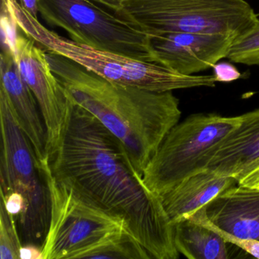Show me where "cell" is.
Listing matches in <instances>:
<instances>
[{"label": "cell", "mask_w": 259, "mask_h": 259, "mask_svg": "<svg viewBox=\"0 0 259 259\" xmlns=\"http://www.w3.org/2000/svg\"><path fill=\"white\" fill-rule=\"evenodd\" d=\"M45 160L58 181L122 220L152 258H178L174 225L161 198L145 185L122 142L72 99Z\"/></svg>", "instance_id": "1"}, {"label": "cell", "mask_w": 259, "mask_h": 259, "mask_svg": "<svg viewBox=\"0 0 259 259\" xmlns=\"http://www.w3.org/2000/svg\"><path fill=\"white\" fill-rule=\"evenodd\" d=\"M54 73L77 105L93 115L123 144L143 174L181 117L172 92H155L110 82L62 56L46 51Z\"/></svg>", "instance_id": "2"}, {"label": "cell", "mask_w": 259, "mask_h": 259, "mask_svg": "<svg viewBox=\"0 0 259 259\" xmlns=\"http://www.w3.org/2000/svg\"><path fill=\"white\" fill-rule=\"evenodd\" d=\"M5 1L25 35L110 82L155 92L216 85L213 75H183L157 63L75 43L44 26L18 0Z\"/></svg>", "instance_id": "3"}, {"label": "cell", "mask_w": 259, "mask_h": 259, "mask_svg": "<svg viewBox=\"0 0 259 259\" xmlns=\"http://www.w3.org/2000/svg\"><path fill=\"white\" fill-rule=\"evenodd\" d=\"M0 193L16 194L23 203L18 220L25 244L41 246L50 221V195L29 139L16 120L5 91L0 88Z\"/></svg>", "instance_id": "4"}, {"label": "cell", "mask_w": 259, "mask_h": 259, "mask_svg": "<svg viewBox=\"0 0 259 259\" xmlns=\"http://www.w3.org/2000/svg\"><path fill=\"white\" fill-rule=\"evenodd\" d=\"M114 13L148 35L202 33L236 38L258 20L245 0H125Z\"/></svg>", "instance_id": "5"}, {"label": "cell", "mask_w": 259, "mask_h": 259, "mask_svg": "<svg viewBox=\"0 0 259 259\" xmlns=\"http://www.w3.org/2000/svg\"><path fill=\"white\" fill-rule=\"evenodd\" d=\"M239 122V116L195 113L178 122L144 169L145 185L161 196L183 180L204 170L220 142Z\"/></svg>", "instance_id": "6"}, {"label": "cell", "mask_w": 259, "mask_h": 259, "mask_svg": "<svg viewBox=\"0 0 259 259\" xmlns=\"http://www.w3.org/2000/svg\"><path fill=\"white\" fill-rule=\"evenodd\" d=\"M50 195L49 227L41 245L42 259H78L81 253L113 233L123 221L104 210L51 174L39 162Z\"/></svg>", "instance_id": "7"}, {"label": "cell", "mask_w": 259, "mask_h": 259, "mask_svg": "<svg viewBox=\"0 0 259 259\" xmlns=\"http://www.w3.org/2000/svg\"><path fill=\"white\" fill-rule=\"evenodd\" d=\"M37 5L44 21L65 30L75 43L157 63L147 33L92 0H37Z\"/></svg>", "instance_id": "8"}, {"label": "cell", "mask_w": 259, "mask_h": 259, "mask_svg": "<svg viewBox=\"0 0 259 259\" xmlns=\"http://www.w3.org/2000/svg\"><path fill=\"white\" fill-rule=\"evenodd\" d=\"M14 59L22 78L38 103L48 133V154L61 136L70 97L51 69L46 51L39 48L35 40L19 34Z\"/></svg>", "instance_id": "9"}, {"label": "cell", "mask_w": 259, "mask_h": 259, "mask_svg": "<svg viewBox=\"0 0 259 259\" xmlns=\"http://www.w3.org/2000/svg\"><path fill=\"white\" fill-rule=\"evenodd\" d=\"M156 62L177 73L194 75L227 58L235 37L219 34L167 32L151 34Z\"/></svg>", "instance_id": "10"}, {"label": "cell", "mask_w": 259, "mask_h": 259, "mask_svg": "<svg viewBox=\"0 0 259 259\" xmlns=\"http://www.w3.org/2000/svg\"><path fill=\"white\" fill-rule=\"evenodd\" d=\"M0 81L18 123L29 139L39 162L48 157V133L38 103L10 53L0 54Z\"/></svg>", "instance_id": "11"}, {"label": "cell", "mask_w": 259, "mask_h": 259, "mask_svg": "<svg viewBox=\"0 0 259 259\" xmlns=\"http://www.w3.org/2000/svg\"><path fill=\"white\" fill-rule=\"evenodd\" d=\"M239 116L240 122L220 142L206 168L237 181L259 165V109Z\"/></svg>", "instance_id": "12"}, {"label": "cell", "mask_w": 259, "mask_h": 259, "mask_svg": "<svg viewBox=\"0 0 259 259\" xmlns=\"http://www.w3.org/2000/svg\"><path fill=\"white\" fill-rule=\"evenodd\" d=\"M204 213L221 230L242 239L259 241V189L238 183L210 201Z\"/></svg>", "instance_id": "13"}, {"label": "cell", "mask_w": 259, "mask_h": 259, "mask_svg": "<svg viewBox=\"0 0 259 259\" xmlns=\"http://www.w3.org/2000/svg\"><path fill=\"white\" fill-rule=\"evenodd\" d=\"M238 183L234 177L206 169L183 180L160 198L174 225L205 207L221 192Z\"/></svg>", "instance_id": "14"}, {"label": "cell", "mask_w": 259, "mask_h": 259, "mask_svg": "<svg viewBox=\"0 0 259 259\" xmlns=\"http://www.w3.org/2000/svg\"><path fill=\"white\" fill-rule=\"evenodd\" d=\"M174 242L189 259H227L228 242L214 230L192 218L174 224Z\"/></svg>", "instance_id": "15"}, {"label": "cell", "mask_w": 259, "mask_h": 259, "mask_svg": "<svg viewBox=\"0 0 259 259\" xmlns=\"http://www.w3.org/2000/svg\"><path fill=\"white\" fill-rule=\"evenodd\" d=\"M81 258H152L142 244L126 230L110 235L78 256Z\"/></svg>", "instance_id": "16"}, {"label": "cell", "mask_w": 259, "mask_h": 259, "mask_svg": "<svg viewBox=\"0 0 259 259\" xmlns=\"http://www.w3.org/2000/svg\"><path fill=\"white\" fill-rule=\"evenodd\" d=\"M227 58L235 63L259 66V19L249 29L235 38Z\"/></svg>", "instance_id": "17"}, {"label": "cell", "mask_w": 259, "mask_h": 259, "mask_svg": "<svg viewBox=\"0 0 259 259\" xmlns=\"http://www.w3.org/2000/svg\"><path fill=\"white\" fill-rule=\"evenodd\" d=\"M16 218L10 214L4 201L0 203V259H20L22 242Z\"/></svg>", "instance_id": "18"}, {"label": "cell", "mask_w": 259, "mask_h": 259, "mask_svg": "<svg viewBox=\"0 0 259 259\" xmlns=\"http://www.w3.org/2000/svg\"><path fill=\"white\" fill-rule=\"evenodd\" d=\"M1 16H0V28H1V44L2 52L10 53L13 57L16 55V41L20 33V28L9 8L5 0H2L1 5Z\"/></svg>", "instance_id": "19"}, {"label": "cell", "mask_w": 259, "mask_h": 259, "mask_svg": "<svg viewBox=\"0 0 259 259\" xmlns=\"http://www.w3.org/2000/svg\"><path fill=\"white\" fill-rule=\"evenodd\" d=\"M189 218H193L195 221L204 224L207 227H210L212 230H214L217 233H219L228 243L239 247L241 249L248 253L251 255L259 258V241L255 239H242V238L237 237L233 236L230 233H227L224 230L217 227L213 225L206 217L204 213V207L197 210L193 214L191 215Z\"/></svg>", "instance_id": "20"}, {"label": "cell", "mask_w": 259, "mask_h": 259, "mask_svg": "<svg viewBox=\"0 0 259 259\" xmlns=\"http://www.w3.org/2000/svg\"><path fill=\"white\" fill-rule=\"evenodd\" d=\"M212 69L217 82H231L242 77L239 69L229 62H218Z\"/></svg>", "instance_id": "21"}, {"label": "cell", "mask_w": 259, "mask_h": 259, "mask_svg": "<svg viewBox=\"0 0 259 259\" xmlns=\"http://www.w3.org/2000/svg\"><path fill=\"white\" fill-rule=\"evenodd\" d=\"M20 259H42L41 246L32 243L22 245Z\"/></svg>", "instance_id": "22"}, {"label": "cell", "mask_w": 259, "mask_h": 259, "mask_svg": "<svg viewBox=\"0 0 259 259\" xmlns=\"http://www.w3.org/2000/svg\"><path fill=\"white\" fill-rule=\"evenodd\" d=\"M239 185L259 189V165L238 181Z\"/></svg>", "instance_id": "23"}, {"label": "cell", "mask_w": 259, "mask_h": 259, "mask_svg": "<svg viewBox=\"0 0 259 259\" xmlns=\"http://www.w3.org/2000/svg\"><path fill=\"white\" fill-rule=\"evenodd\" d=\"M19 3L25 10L37 19V15L39 13L37 0H19Z\"/></svg>", "instance_id": "24"}, {"label": "cell", "mask_w": 259, "mask_h": 259, "mask_svg": "<svg viewBox=\"0 0 259 259\" xmlns=\"http://www.w3.org/2000/svg\"><path fill=\"white\" fill-rule=\"evenodd\" d=\"M92 1L109 9L113 13H116L119 10L121 5L125 0H92Z\"/></svg>", "instance_id": "25"}, {"label": "cell", "mask_w": 259, "mask_h": 259, "mask_svg": "<svg viewBox=\"0 0 259 259\" xmlns=\"http://www.w3.org/2000/svg\"><path fill=\"white\" fill-rule=\"evenodd\" d=\"M258 16H259V14H258Z\"/></svg>", "instance_id": "26"}]
</instances>
